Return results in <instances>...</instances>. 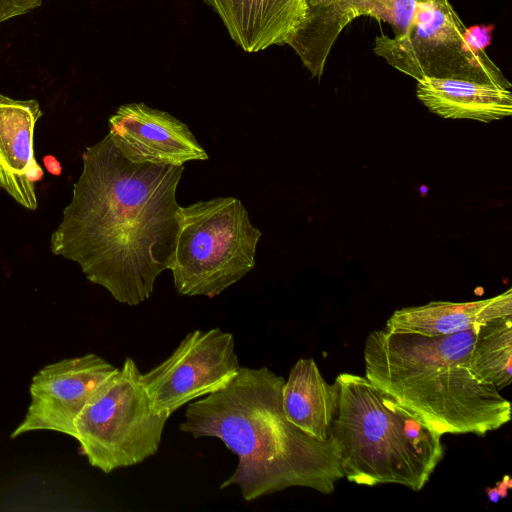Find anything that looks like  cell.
Here are the masks:
<instances>
[{"instance_id":"cell-1","label":"cell","mask_w":512,"mask_h":512,"mask_svg":"<svg viewBox=\"0 0 512 512\" xmlns=\"http://www.w3.org/2000/svg\"><path fill=\"white\" fill-rule=\"evenodd\" d=\"M82 164L51 252L77 263L119 303L139 305L170 265L184 166L132 162L109 134L85 149Z\"/></svg>"},{"instance_id":"cell-2","label":"cell","mask_w":512,"mask_h":512,"mask_svg":"<svg viewBox=\"0 0 512 512\" xmlns=\"http://www.w3.org/2000/svg\"><path fill=\"white\" fill-rule=\"evenodd\" d=\"M284 382L267 367H241L226 387L188 403L179 425L194 438L220 439L238 457L220 489L237 485L245 501L296 486L330 494L344 478L333 435L318 440L286 418Z\"/></svg>"},{"instance_id":"cell-3","label":"cell","mask_w":512,"mask_h":512,"mask_svg":"<svg viewBox=\"0 0 512 512\" xmlns=\"http://www.w3.org/2000/svg\"><path fill=\"white\" fill-rule=\"evenodd\" d=\"M478 327L444 336L374 330L365 377L441 435L483 436L510 421L511 404L468 367Z\"/></svg>"},{"instance_id":"cell-4","label":"cell","mask_w":512,"mask_h":512,"mask_svg":"<svg viewBox=\"0 0 512 512\" xmlns=\"http://www.w3.org/2000/svg\"><path fill=\"white\" fill-rule=\"evenodd\" d=\"M332 435L344 477L358 485L399 484L420 491L444 456L442 435L376 388L341 373Z\"/></svg>"},{"instance_id":"cell-5","label":"cell","mask_w":512,"mask_h":512,"mask_svg":"<svg viewBox=\"0 0 512 512\" xmlns=\"http://www.w3.org/2000/svg\"><path fill=\"white\" fill-rule=\"evenodd\" d=\"M176 219L168 270L179 294L214 298L255 267L262 233L238 198L216 197L180 206Z\"/></svg>"},{"instance_id":"cell-6","label":"cell","mask_w":512,"mask_h":512,"mask_svg":"<svg viewBox=\"0 0 512 512\" xmlns=\"http://www.w3.org/2000/svg\"><path fill=\"white\" fill-rule=\"evenodd\" d=\"M140 374L127 357L75 422L81 453L106 474L155 455L170 417L151 406Z\"/></svg>"},{"instance_id":"cell-7","label":"cell","mask_w":512,"mask_h":512,"mask_svg":"<svg viewBox=\"0 0 512 512\" xmlns=\"http://www.w3.org/2000/svg\"><path fill=\"white\" fill-rule=\"evenodd\" d=\"M466 27L449 0H418L406 34L375 38L374 52L398 71L419 81L451 78L511 88L487 53L467 44Z\"/></svg>"},{"instance_id":"cell-8","label":"cell","mask_w":512,"mask_h":512,"mask_svg":"<svg viewBox=\"0 0 512 512\" xmlns=\"http://www.w3.org/2000/svg\"><path fill=\"white\" fill-rule=\"evenodd\" d=\"M240 369L231 333L195 330L163 362L141 373L140 381L151 406L171 416L185 404L226 387Z\"/></svg>"},{"instance_id":"cell-9","label":"cell","mask_w":512,"mask_h":512,"mask_svg":"<svg viewBox=\"0 0 512 512\" xmlns=\"http://www.w3.org/2000/svg\"><path fill=\"white\" fill-rule=\"evenodd\" d=\"M118 369L93 353L46 365L33 376L28 410L10 437L39 430L73 437L78 416Z\"/></svg>"},{"instance_id":"cell-10","label":"cell","mask_w":512,"mask_h":512,"mask_svg":"<svg viewBox=\"0 0 512 512\" xmlns=\"http://www.w3.org/2000/svg\"><path fill=\"white\" fill-rule=\"evenodd\" d=\"M418 0H305V14L288 38L289 45L313 77L320 78L341 31L360 16L389 23L394 37H403Z\"/></svg>"},{"instance_id":"cell-11","label":"cell","mask_w":512,"mask_h":512,"mask_svg":"<svg viewBox=\"0 0 512 512\" xmlns=\"http://www.w3.org/2000/svg\"><path fill=\"white\" fill-rule=\"evenodd\" d=\"M108 134L132 162L180 166L208 159L185 123L144 103L121 105L109 119Z\"/></svg>"},{"instance_id":"cell-12","label":"cell","mask_w":512,"mask_h":512,"mask_svg":"<svg viewBox=\"0 0 512 512\" xmlns=\"http://www.w3.org/2000/svg\"><path fill=\"white\" fill-rule=\"evenodd\" d=\"M42 115L37 100L0 94V188L29 210L37 208L35 183L44 175L33 146L34 128Z\"/></svg>"},{"instance_id":"cell-13","label":"cell","mask_w":512,"mask_h":512,"mask_svg":"<svg viewBox=\"0 0 512 512\" xmlns=\"http://www.w3.org/2000/svg\"><path fill=\"white\" fill-rule=\"evenodd\" d=\"M222 20L232 40L253 53L286 45L305 14L304 0H203Z\"/></svg>"},{"instance_id":"cell-14","label":"cell","mask_w":512,"mask_h":512,"mask_svg":"<svg viewBox=\"0 0 512 512\" xmlns=\"http://www.w3.org/2000/svg\"><path fill=\"white\" fill-rule=\"evenodd\" d=\"M512 315V289L494 297L468 301H432L396 310L385 328L392 331L444 336L478 327L495 318Z\"/></svg>"},{"instance_id":"cell-15","label":"cell","mask_w":512,"mask_h":512,"mask_svg":"<svg viewBox=\"0 0 512 512\" xmlns=\"http://www.w3.org/2000/svg\"><path fill=\"white\" fill-rule=\"evenodd\" d=\"M416 95L430 112L449 119L491 122L512 113L509 88L451 78H423Z\"/></svg>"},{"instance_id":"cell-16","label":"cell","mask_w":512,"mask_h":512,"mask_svg":"<svg viewBox=\"0 0 512 512\" xmlns=\"http://www.w3.org/2000/svg\"><path fill=\"white\" fill-rule=\"evenodd\" d=\"M339 385L327 383L312 358L299 359L282 387V407L286 418L306 434L327 440L337 415Z\"/></svg>"},{"instance_id":"cell-17","label":"cell","mask_w":512,"mask_h":512,"mask_svg":"<svg viewBox=\"0 0 512 512\" xmlns=\"http://www.w3.org/2000/svg\"><path fill=\"white\" fill-rule=\"evenodd\" d=\"M468 367L481 381L501 390L512 381V315L490 320L477 329Z\"/></svg>"},{"instance_id":"cell-18","label":"cell","mask_w":512,"mask_h":512,"mask_svg":"<svg viewBox=\"0 0 512 512\" xmlns=\"http://www.w3.org/2000/svg\"><path fill=\"white\" fill-rule=\"evenodd\" d=\"M495 26L475 25L466 28L464 37L469 47L476 53H485L484 49L490 44Z\"/></svg>"},{"instance_id":"cell-19","label":"cell","mask_w":512,"mask_h":512,"mask_svg":"<svg viewBox=\"0 0 512 512\" xmlns=\"http://www.w3.org/2000/svg\"><path fill=\"white\" fill-rule=\"evenodd\" d=\"M42 0H0V23L41 6Z\"/></svg>"},{"instance_id":"cell-20","label":"cell","mask_w":512,"mask_h":512,"mask_svg":"<svg viewBox=\"0 0 512 512\" xmlns=\"http://www.w3.org/2000/svg\"><path fill=\"white\" fill-rule=\"evenodd\" d=\"M43 164L46 170L54 176H59L62 173V167L60 162L53 155H45L43 157Z\"/></svg>"},{"instance_id":"cell-21","label":"cell","mask_w":512,"mask_h":512,"mask_svg":"<svg viewBox=\"0 0 512 512\" xmlns=\"http://www.w3.org/2000/svg\"><path fill=\"white\" fill-rule=\"evenodd\" d=\"M305 1V0H304Z\"/></svg>"}]
</instances>
